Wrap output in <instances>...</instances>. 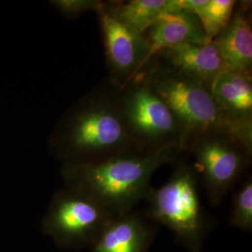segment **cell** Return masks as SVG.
Masks as SVG:
<instances>
[{
  "label": "cell",
  "mask_w": 252,
  "mask_h": 252,
  "mask_svg": "<svg viewBox=\"0 0 252 252\" xmlns=\"http://www.w3.org/2000/svg\"><path fill=\"white\" fill-rule=\"evenodd\" d=\"M182 151L180 145H171L153 153L128 152L94 162L63 163L62 178L65 188L90 196L118 215L147 199L153 174Z\"/></svg>",
  "instance_id": "1"
},
{
  "label": "cell",
  "mask_w": 252,
  "mask_h": 252,
  "mask_svg": "<svg viewBox=\"0 0 252 252\" xmlns=\"http://www.w3.org/2000/svg\"><path fill=\"white\" fill-rule=\"evenodd\" d=\"M144 35L150 44L149 63L158 53L172 47L189 42H210L199 19L184 11L162 12Z\"/></svg>",
  "instance_id": "12"
},
{
  "label": "cell",
  "mask_w": 252,
  "mask_h": 252,
  "mask_svg": "<svg viewBox=\"0 0 252 252\" xmlns=\"http://www.w3.org/2000/svg\"><path fill=\"white\" fill-rule=\"evenodd\" d=\"M53 5L68 18H76L89 11L98 12L106 2L101 0H54Z\"/></svg>",
  "instance_id": "17"
},
{
  "label": "cell",
  "mask_w": 252,
  "mask_h": 252,
  "mask_svg": "<svg viewBox=\"0 0 252 252\" xmlns=\"http://www.w3.org/2000/svg\"><path fill=\"white\" fill-rule=\"evenodd\" d=\"M167 0H130L107 3L108 11L136 33L143 34L165 11Z\"/></svg>",
  "instance_id": "14"
},
{
  "label": "cell",
  "mask_w": 252,
  "mask_h": 252,
  "mask_svg": "<svg viewBox=\"0 0 252 252\" xmlns=\"http://www.w3.org/2000/svg\"><path fill=\"white\" fill-rule=\"evenodd\" d=\"M227 27L212 40L216 45L227 69L252 73V28L249 15L251 2L236 4Z\"/></svg>",
  "instance_id": "11"
},
{
  "label": "cell",
  "mask_w": 252,
  "mask_h": 252,
  "mask_svg": "<svg viewBox=\"0 0 252 252\" xmlns=\"http://www.w3.org/2000/svg\"><path fill=\"white\" fill-rule=\"evenodd\" d=\"M113 216L94 199L64 188L52 199L42 221V230L62 249L91 248Z\"/></svg>",
  "instance_id": "6"
},
{
  "label": "cell",
  "mask_w": 252,
  "mask_h": 252,
  "mask_svg": "<svg viewBox=\"0 0 252 252\" xmlns=\"http://www.w3.org/2000/svg\"><path fill=\"white\" fill-rule=\"evenodd\" d=\"M155 235V227L131 210L109 219L91 246V252H147Z\"/></svg>",
  "instance_id": "9"
},
{
  "label": "cell",
  "mask_w": 252,
  "mask_h": 252,
  "mask_svg": "<svg viewBox=\"0 0 252 252\" xmlns=\"http://www.w3.org/2000/svg\"><path fill=\"white\" fill-rule=\"evenodd\" d=\"M149 217L167 227L189 252H202L209 230L201 205L196 170L180 163L170 179L158 189H151Z\"/></svg>",
  "instance_id": "4"
},
{
  "label": "cell",
  "mask_w": 252,
  "mask_h": 252,
  "mask_svg": "<svg viewBox=\"0 0 252 252\" xmlns=\"http://www.w3.org/2000/svg\"><path fill=\"white\" fill-rule=\"evenodd\" d=\"M189 150L195 158L209 202L214 206L220 204L241 176L251 155L231 136L220 132L199 135Z\"/></svg>",
  "instance_id": "7"
},
{
  "label": "cell",
  "mask_w": 252,
  "mask_h": 252,
  "mask_svg": "<svg viewBox=\"0 0 252 252\" xmlns=\"http://www.w3.org/2000/svg\"><path fill=\"white\" fill-rule=\"evenodd\" d=\"M50 147L63 163L137 152L121 113L117 88L94 91L79 100L55 128Z\"/></svg>",
  "instance_id": "2"
},
{
  "label": "cell",
  "mask_w": 252,
  "mask_h": 252,
  "mask_svg": "<svg viewBox=\"0 0 252 252\" xmlns=\"http://www.w3.org/2000/svg\"><path fill=\"white\" fill-rule=\"evenodd\" d=\"M235 6L234 0H204L195 16L199 19L208 41H212L227 27Z\"/></svg>",
  "instance_id": "15"
},
{
  "label": "cell",
  "mask_w": 252,
  "mask_h": 252,
  "mask_svg": "<svg viewBox=\"0 0 252 252\" xmlns=\"http://www.w3.org/2000/svg\"><path fill=\"white\" fill-rule=\"evenodd\" d=\"M154 57L168 67L210 87L220 74L227 70L216 45L205 43H183L158 53Z\"/></svg>",
  "instance_id": "10"
},
{
  "label": "cell",
  "mask_w": 252,
  "mask_h": 252,
  "mask_svg": "<svg viewBox=\"0 0 252 252\" xmlns=\"http://www.w3.org/2000/svg\"><path fill=\"white\" fill-rule=\"evenodd\" d=\"M97 14L112 85L121 89L149 63L150 44L145 35L118 21L107 9V2Z\"/></svg>",
  "instance_id": "8"
},
{
  "label": "cell",
  "mask_w": 252,
  "mask_h": 252,
  "mask_svg": "<svg viewBox=\"0 0 252 252\" xmlns=\"http://www.w3.org/2000/svg\"><path fill=\"white\" fill-rule=\"evenodd\" d=\"M140 74L179 121L185 150L199 135L220 132L231 136L252 155V123H235L226 118L207 85L168 67L157 58L152 59Z\"/></svg>",
  "instance_id": "3"
},
{
  "label": "cell",
  "mask_w": 252,
  "mask_h": 252,
  "mask_svg": "<svg viewBox=\"0 0 252 252\" xmlns=\"http://www.w3.org/2000/svg\"><path fill=\"white\" fill-rule=\"evenodd\" d=\"M209 89L226 118L235 123H252V73L227 69L217 76Z\"/></svg>",
  "instance_id": "13"
},
{
  "label": "cell",
  "mask_w": 252,
  "mask_h": 252,
  "mask_svg": "<svg viewBox=\"0 0 252 252\" xmlns=\"http://www.w3.org/2000/svg\"><path fill=\"white\" fill-rule=\"evenodd\" d=\"M118 99L125 125L137 152L153 153L171 145H180L185 150L179 121L142 74L118 89Z\"/></svg>",
  "instance_id": "5"
},
{
  "label": "cell",
  "mask_w": 252,
  "mask_h": 252,
  "mask_svg": "<svg viewBox=\"0 0 252 252\" xmlns=\"http://www.w3.org/2000/svg\"><path fill=\"white\" fill-rule=\"evenodd\" d=\"M232 225L247 233L252 231V180H246L234 195L229 216Z\"/></svg>",
  "instance_id": "16"
}]
</instances>
